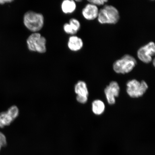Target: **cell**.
I'll use <instances>...</instances> for the list:
<instances>
[{"mask_svg":"<svg viewBox=\"0 0 155 155\" xmlns=\"http://www.w3.org/2000/svg\"><path fill=\"white\" fill-rule=\"evenodd\" d=\"M73 0H64L62 2L61 8L65 14H71L74 12L77 8V4Z\"/></svg>","mask_w":155,"mask_h":155,"instance_id":"cell-12","label":"cell"},{"mask_svg":"<svg viewBox=\"0 0 155 155\" xmlns=\"http://www.w3.org/2000/svg\"><path fill=\"white\" fill-rule=\"evenodd\" d=\"M13 1V0H0V5H4L5 3L12 2Z\"/></svg>","mask_w":155,"mask_h":155,"instance_id":"cell-18","label":"cell"},{"mask_svg":"<svg viewBox=\"0 0 155 155\" xmlns=\"http://www.w3.org/2000/svg\"><path fill=\"white\" fill-rule=\"evenodd\" d=\"M120 87L118 83L115 81L110 82L104 90V94L108 103L113 105L116 102V98L119 95Z\"/></svg>","mask_w":155,"mask_h":155,"instance_id":"cell-8","label":"cell"},{"mask_svg":"<svg viewBox=\"0 0 155 155\" xmlns=\"http://www.w3.org/2000/svg\"><path fill=\"white\" fill-rule=\"evenodd\" d=\"M47 40L39 32L32 33L26 40L27 47L31 52L40 54L45 53L47 51Z\"/></svg>","mask_w":155,"mask_h":155,"instance_id":"cell-4","label":"cell"},{"mask_svg":"<svg viewBox=\"0 0 155 155\" xmlns=\"http://www.w3.org/2000/svg\"><path fill=\"white\" fill-rule=\"evenodd\" d=\"M87 1L88 3H92L97 7L100 6H104L108 2L107 0H91V1Z\"/></svg>","mask_w":155,"mask_h":155,"instance_id":"cell-16","label":"cell"},{"mask_svg":"<svg viewBox=\"0 0 155 155\" xmlns=\"http://www.w3.org/2000/svg\"><path fill=\"white\" fill-rule=\"evenodd\" d=\"M120 18L119 11L116 7L105 5L99 10L97 19L101 24L113 25L117 24Z\"/></svg>","mask_w":155,"mask_h":155,"instance_id":"cell-1","label":"cell"},{"mask_svg":"<svg viewBox=\"0 0 155 155\" xmlns=\"http://www.w3.org/2000/svg\"><path fill=\"white\" fill-rule=\"evenodd\" d=\"M155 55L154 42L150 41L141 46L137 50V56L142 63L148 64L152 62Z\"/></svg>","mask_w":155,"mask_h":155,"instance_id":"cell-6","label":"cell"},{"mask_svg":"<svg viewBox=\"0 0 155 155\" xmlns=\"http://www.w3.org/2000/svg\"><path fill=\"white\" fill-rule=\"evenodd\" d=\"M63 29L64 32L66 34L71 35V36L77 34V33L73 30L68 23H65L64 25Z\"/></svg>","mask_w":155,"mask_h":155,"instance_id":"cell-15","label":"cell"},{"mask_svg":"<svg viewBox=\"0 0 155 155\" xmlns=\"http://www.w3.org/2000/svg\"><path fill=\"white\" fill-rule=\"evenodd\" d=\"M44 22V17L41 13L29 11L25 13L23 17L25 26L32 33L38 32L41 30Z\"/></svg>","mask_w":155,"mask_h":155,"instance_id":"cell-2","label":"cell"},{"mask_svg":"<svg viewBox=\"0 0 155 155\" xmlns=\"http://www.w3.org/2000/svg\"><path fill=\"white\" fill-rule=\"evenodd\" d=\"M83 46L84 42L81 38L75 35L69 37L67 42V46L71 51H79L82 49Z\"/></svg>","mask_w":155,"mask_h":155,"instance_id":"cell-11","label":"cell"},{"mask_svg":"<svg viewBox=\"0 0 155 155\" xmlns=\"http://www.w3.org/2000/svg\"><path fill=\"white\" fill-rule=\"evenodd\" d=\"M75 94H77L76 99L79 103L85 104L88 100L89 91L86 83L82 81H79L74 87Z\"/></svg>","mask_w":155,"mask_h":155,"instance_id":"cell-9","label":"cell"},{"mask_svg":"<svg viewBox=\"0 0 155 155\" xmlns=\"http://www.w3.org/2000/svg\"><path fill=\"white\" fill-rule=\"evenodd\" d=\"M155 58H153V61H152V63L153 64V66L154 67H155Z\"/></svg>","mask_w":155,"mask_h":155,"instance_id":"cell-19","label":"cell"},{"mask_svg":"<svg viewBox=\"0 0 155 155\" xmlns=\"http://www.w3.org/2000/svg\"><path fill=\"white\" fill-rule=\"evenodd\" d=\"M68 23L73 30L77 33L80 30L81 24L78 19L75 18H71L70 19Z\"/></svg>","mask_w":155,"mask_h":155,"instance_id":"cell-14","label":"cell"},{"mask_svg":"<svg viewBox=\"0 0 155 155\" xmlns=\"http://www.w3.org/2000/svg\"><path fill=\"white\" fill-rule=\"evenodd\" d=\"M148 88L146 82H140L136 79L129 80L127 83V92L130 97L137 98L143 96Z\"/></svg>","mask_w":155,"mask_h":155,"instance_id":"cell-5","label":"cell"},{"mask_svg":"<svg viewBox=\"0 0 155 155\" xmlns=\"http://www.w3.org/2000/svg\"><path fill=\"white\" fill-rule=\"evenodd\" d=\"M137 64V60L133 56L125 54L114 62L112 68L118 74H127L133 71Z\"/></svg>","mask_w":155,"mask_h":155,"instance_id":"cell-3","label":"cell"},{"mask_svg":"<svg viewBox=\"0 0 155 155\" xmlns=\"http://www.w3.org/2000/svg\"><path fill=\"white\" fill-rule=\"evenodd\" d=\"M7 144V139L5 135L0 132V146L2 148L6 146Z\"/></svg>","mask_w":155,"mask_h":155,"instance_id":"cell-17","label":"cell"},{"mask_svg":"<svg viewBox=\"0 0 155 155\" xmlns=\"http://www.w3.org/2000/svg\"><path fill=\"white\" fill-rule=\"evenodd\" d=\"M100 9L97 6L88 3L82 9V14L85 19L92 21L97 18Z\"/></svg>","mask_w":155,"mask_h":155,"instance_id":"cell-10","label":"cell"},{"mask_svg":"<svg viewBox=\"0 0 155 155\" xmlns=\"http://www.w3.org/2000/svg\"><path fill=\"white\" fill-rule=\"evenodd\" d=\"M1 148H2V147H1V146H0V151H1Z\"/></svg>","mask_w":155,"mask_h":155,"instance_id":"cell-20","label":"cell"},{"mask_svg":"<svg viewBox=\"0 0 155 155\" xmlns=\"http://www.w3.org/2000/svg\"><path fill=\"white\" fill-rule=\"evenodd\" d=\"M92 111L95 115H100L103 114L105 109L104 103L100 100L94 101L92 104Z\"/></svg>","mask_w":155,"mask_h":155,"instance_id":"cell-13","label":"cell"},{"mask_svg":"<svg viewBox=\"0 0 155 155\" xmlns=\"http://www.w3.org/2000/svg\"><path fill=\"white\" fill-rule=\"evenodd\" d=\"M19 110L17 107L11 106L6 112L0 113V128H2L9 125L18 115Z\"/></svg>","mask_w":155,"mask_h":155,"instance_id":"cell-7","label":"cell"}]
</instances>
